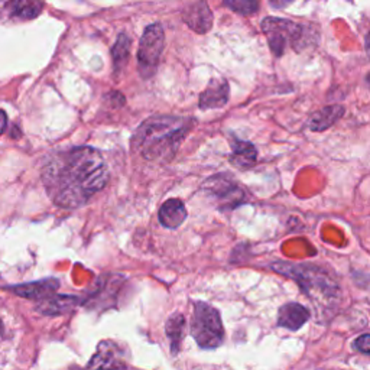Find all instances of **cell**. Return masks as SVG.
<instances>
[{
	"label": "cell",
	"instance_id": "obj_1",
	"mask_svg": "<svg viewBox=\"0 0 370 370\" xmlns=\"http://www.w3.org/2000/svg\"><path fill=\"white\" fill-rule=\"evenodd\" d=\"M110 178L101 154L89 147L73 148L50 158L43 181L50 198L63 209H78L106 187Z\"/></svg>",
	"mask_w": 370,
	"mask_h": 370
},
{
	"label": "cell",
	"instance_id": "obj_2",
	"mask_svg": "<svg viewBox=\"0 0 370 370\" xmlns=\"http://www.w3.org/2000/svg\"><path fill=\"white\" fill-rule=\"evenodd\" d=\"M191 121V119L179 116L149 117L133 135L132 145L147 161H170L175 156L181 142L187 136Z\"/></svg>",
	"mask_w": 370,
	"mask_h": 370
},
{
	"label": "cell",
	"instance_id": "obj_3",
	"mask_svg": "<svg viewBox=\"0 0 370 370\" xmlns=\"http://www.w3.org/2000/svg\"><path fill=\"white\" fill-rule=\"evenodd\" d=\"M272 269L295 281L301 290L313 299L321 304L334 302L339 297L340 286L333 275L316 265L275 262Z\"/></svg>",
	"mask_w": 370,
	"mask_h": 370
},
{
	"label": "cell",
	"instance_id": "obj_4",
	"mask_svg": "<svg viewBox=\"0 0 370 370\" xmlns=\"http://www.w3.org/2000/svg\"><path fill=\"white\" fill-rule=\"evenodd\" d=\"M191 336L201 348H217L224 340V327L220 313L207 302L194 304L191 320Z\"/></svg>",
	"mask_w": 370,
	"mask_h": 370
},
{
	"label": "cell",
	"instance_id": "obj_5",
	"mask_svg": "<svg viewBox=\"0 0 370 370\" xmlns=\"http://www.w3.org/2000/svg\"><path fill=\"white\" fill-rule=\"evenodd\" d=\"M262 31L268 38L269 47L276 57L285 54L288 47L295 50L302 48L304 28L295 22L279 17H266L262 22Z\"/></svg>",
	"mask_w": 370,
	"mask_h": 370
},
{
	"label": "cell",
	"instance_id": "obj_6",
	"mask_svg": "<svg viewBox=\"0 0 370 370\" xmlns=\"http://www.w3.org/2000/svg\"><path fill=\"white\" fill-rule=\"evenodd\" d=\"M165 47V34L159 24L149 25L142 35L138 50V71L142 78H151L159 64Z\"/></svg>",
	"mask_w": 370,
	"mask_h": 370
},
{
	"label": "cell",
	"instance_id": "obj_7",
	"mask_svg": "<svg viewBox=\"0 0 370 370\" xmlns=\"http://www.w3.org/2000/svg\"><path fill=\"white\" fill-rule=\"evenodd\" d=\"M128 348L113 340H103L90 359L86 370H126Z\"/></svg>",
	"mask_w": 370,
	"mask_h": 370
},
{
	"label": "cell",
	"instance_id": "obj_8",
	"mask_svg": "<svg viewBox=\"0 0 370 370\" xmlns=\"http://www.w3.org/2000/svg\"><path fill=\"white\" fill-rule=\"evenodd\" d=\"M205 190L213 195L221 209H235L244 201V190L228 175H216L204 184Z\"/></svg>",
	"mask_w": 370,
	"mask_h": 370
},
{
	"label": "cell",
	"instance_id": "obj_9",
	"mask_svg": "<svg viewBox=\"0 0 370 370\" xmlns=\"http://www.w3.org/2000/svg\"><path fill=\"white\" fill-rule=\"evenodd\" d=\"M125 281V276L119 275L100 276L96 282L94 290L86 299H83V302H87L90 306H98V310H103V308L106 310V308L114 306L117 293Z\"/></svg>",
	"mask_w": 370,
	"mask_h": 370
},
{
	"label": "cell",
	"instance_id": "obj_10",
	"mask_svg": "<svg viewBox=\"0 0 370 370\" xmlns=\"http://www.w3.org/2000/svg\"><path fill=\"white\" fill-rule=\"evenodd\" d=\"M182 19L197 34H207L213 27V12L205 0H198L185 8Z\"/></svg>",
	"mask_w": 370,
	"mask_h": 370
},
{
	"label": "cell",
	"instance_id": "obj_11",
	"mask_svg": "<svg viewBox=\"0 0 370 370\" xmlns=\"http://www.w3.org/2000/svg\"><path fill=\"white\" fill-rule=\"evenodd\" d=\"M59 288V281L55 278H47L43 281H35V282H28V283H20V285H13L8 286V290L12 291L13 294L27 298V299H44L47 297H51L57 293Z\"/></svg>",
	"mask_w": 370,
	"mask_h": 370
},
{
	"label": "cell",
	"instance_id": "obj_12",
	"mask_svg": "<svg viewBox=\"0 0 370 370\" xmlns=\"http://www.w3.org/2000/svg\"><path fill=\"white\" fill-rule=\"evenodd\" d=\"M229 101V84L223 78H213L207 89H205L200 96V109L201 110H212L220 109L228 105Z\"/></svg>",
	"mask_w": 370,
	"mask_h": 370
},
{
	"label": "cell",
	"instance_id": "obj_13",
	"mask_svg": "<svg viewBox=\"0 0 370 370\" xmlns=\"http://www.w3.org/2000/svg\"><path fill=\"white\" fill-rule=\"evenodd\" d=\"M83 304V298L75 295H51L38 301L36 311L44 316H61L73 311Z\"/></svg>",
	"mask_w": 370,
	"mask_h": 370
},
{
	"label": "cell",
	"instance_id": "obj_14",
	"mask_svg": "<svg viewBox=\"0 0 370 370\" xmlns=\"http://www.w3.org/2000/svg\"><path fill=\"white\" fill-rule=\"evenodd\" d=\"M310 311H308L304 305L298 302H288L279 308L276 324L278 327L286 328V330L297 332L310 320Z\"/></svg>",
	"mask_w": 370,
	"mask_h": 370
},
{
	"label": "cell",
	"instance_id": "obj_15",
	"mask_svg": "<svg viewBox=\"0 0 370 370\" xmlns=\"http://www.w3.org/2000/svg\"><path fill=\"white\" fill-rule=\"evenodd\" d=\"M185 219H187V209L178 198L165 201L159 209V223L167 229H178Z\"/></svg>",
	"mask_w": 370,
	"mask_h": 370
},
{
	"label": "cell",
	"instance_id": "obj_16",
	"mask_svg": "<svg viewBox=\"0 0 370 370\" xmlns=\"http://www.w3.org/2000/svg\"><path fill=\"white\" fill-rule=\"evenodd\" d=\"M344 114L343 106H327L318 112H316L310 120H308V128L314 132H323L330 129L337 120H340Z\"/></svg>",
	"mask_w": 370,
	"mask_h": 370
},
{
	"label": "cell",
	"instance_id": "obj_17",
	"mask_svg": "<svg viewBox=\"0 0 370 370\" xmlns=\"http://www.w3.org/2000/svg\"><path fill=\"white\" fill-rule=\"evenodd\" d=\"M258 159V151L251 142H236L233 145V152L230 155V162L240 170L252 168Z\"/></svg>",
	"mask_w": 370,
	"mask_h": 370
},
{
	"label": "cell",
	"instance_id": "obj_18",
	"mask_svg": "<svg viewBox=\"0 0 370 370\" xmlns=\"http://www.w3.org/2000/svg\"><path fill=\"white\" fill-rule=\"evenodd\" d=\"M185 330V318L182 314H174L167 321L165 332L171 344V353L177 355L181 348V341Z\"/></svg>",
	"mask_w": 370,
	"mask_h": 370
},
{
	"label": "cell",
	"instance_id": "obj_19",
	"mask_svg": "<svg viewBox=\"0 0 370 370\" xmlns=\"http://www.w3.org/2000/svg\"><path fill=\"white\" fill-rule=\"evenodd\" d=\"M131 45L132 40L126 34H120L116 44L112 50V57H113V66H114V73L119 74L123 67L126 66L129 59V52H131Z\"/></svg>",
	"mask_w": 370,
	"mask_h": 370
},
{
	"label": "cell",
	"instance_id": "obj_20",
	"mask_svg": "<svg viewBox=\"0 0 370 370\" xmlns=\"http://www.w3.org/2000/svg\"><path fill=\"white\" fill-rule=\"evenodd\" d=\"M224 5L239 15L249 16L258 10L259 0H224Z\"/></svg>",
	"mask_w": 370,
	"mask_h": 370
},
{
	"label": "cell",
	"instance_id": "obj_21",
	"mask_svg": "<svg viewBox=\"0 0 370 370\" xmlns=\"http://www.w3.org/2000/svg\"><path fill=\"white\" fill-rule=\"evenodd\" d=\"M353 347L356 348V350H359L360 353H363V355H369V352H370V336H369V334H363V336H360L359 339L355 340Z\"/></svg>",
	"mask_w": 370,
	"mask_h": 370
},
{
	"label": "cell",
	"instance_id": "obj_22",
	"mask_svg": "<svg viewBox=\"0 0 370 370\" xmlns=\"http://www.w3.org/2000/svg\"><path fill=\"white\" fill-rule=\"evenodd\" d=\"M6 125H8V114L3 110H0V135L5 132Z\"/></svg>",
	"mask_w": 370,
	"mask_h": 370
},
{
	"label": "cell",
	"instance_id": "obj_23",
	"mask_svg": "<svg viewBox=\"0 0 370 370\" xmlns=\"http://www.w3.org/2000/svg\"><path fill=\"white\" fill-rule=\"evenodd\" d=\"M293 0H271V3L274 5V8H283L288 3H291Z\"/></svg>",
	"mask_w": 370,
	"mask_h": 370
},
{
	"label": "cell",
	"instance_id": "obj_24",
	"mask_svg": "<svg viewBox=\"0 0 370 370\" xmlns=\"http://www.w3.org/2000/svg\"><path fill=\"white\" fill-rule=\"evenodd\" d=\"M2 334H3V323H2V320H0V336Z\"/></svg>",
	"mask_w": 370,
	"mask_h": 370
},
{
	"label": "cell",
	"instance_id": "obj_25",
	"mask_svg": "<svg viewBox=\"0 0 370 370\" xmlns=\"http://www.w3.org/2000/svg\"><path fill=\"white\" fill-rule=\"evenodd\" d=\"M73 370H81V369H77V367H74V369H73Z\"/></svg>",
	"mask_w": 370,
	"mask_h": 370
}]
</instances>
